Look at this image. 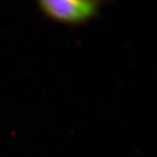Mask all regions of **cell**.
Returning <instances> with one entry per match:
<instances>
[{"instance_id": "obj_1", "label": "cell", "mask_w": 157, "mask_h": 157, "mask_svg": "<svg viewBox=\"0 0 157 157\" xmlns=\"http://www.w3.org/2000/svg\"><path fill=\"white\" fill-rule=\"evenodd\" d=\"M102 3L92 0H41L37 4L48 19L68 26H78L97 16Z\"/></svg>"}]
</instances>
